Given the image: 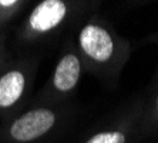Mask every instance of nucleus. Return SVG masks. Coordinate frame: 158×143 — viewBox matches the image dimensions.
<instances>
[{"mask_svg": "<svg viewBox=\"0 0 158 143\" xmlns=\"http://www.w3.org/2000/svg\"><path fill=\"white\" fill-rule=\"evenodd\" d=\"M100 2L40 0L34 2L15 25L16 53L43 56L48 47L61 43L88 13L100 9Z\"/></svg>", "mask_w": 158, "mask_h": 143, "instance_id": "obj_1", "label": "nucleus"}, {"mask_svg": "<svg viewBox=\"0 0 158 143\" xmlns=\"http://www.w3.org/2000/svg\"><path fill=\"white\" fill-rule=\"evenodd\" d=\"M71 37L84 63L85 73L97 77L106 87H117L131 55L130 42L118 34L98 10L80 20Z\"/></svg>", "mask_w": 158, "mask_h": 143, "instance_id": "obj_2", "label": "nucleus"}, {"mask_svg": "<svg viewBox=\"0 0 158 143\" xmlns=\"http://www.w3.org/2000/svg\"><path fill=\"white\" fill-rule=\"evenodd\" d=\"M77 116L76 103L29 105L0 125V143H56Z\"/></svg>", "mask_w": 158, "mask_h": 143, "instance_id": "obj_3", "label": "nucleus"}, {"mask_svg": "<svg viewBox=\"0 0 158 143\" xmlns=\"http://www.w3.org/2000/svg\"><path fill=\"white\" fill-rule=\"evenodd\" d=\"M41 56L16 53L0 67V123H6L29 106Z\"/></svg>", "mask_w": 158, "mask_h": 143, "instance_id": "obj_4", "label": "nucleus"}, {"mask_svg": "<svg viewBox=\"0 0 158 143\" xmlns=\"http://www.w3.org/2000/svg\"><path fill=\"white\" fill-rule=\"evenodd\" d=\"M84 74V63L70 34L60 43L57 62L47 83L37 93H34L29 105L73 103Z\"/></svg>", "mask_w": 158, "mask_h": 143, "instance_id": "obj_5", "label": "nucleus"}, {"mask_svg": "<svg viewBox=\"0 0 158 143\" xmlns=\"http://www.w3.org/2000/svg\"><path fill=\"white\" fill-rule=\"evenodd\" d=\"M143 132V105H124L88 127L74 143H137Z\"/></svg>", "mask_w": 158, "mask_h": 143, "instance_id": "obj_6", "label": "nucleus"}, {"mask_svg": "<svg viewBox=\"0 0 158 143\" xmlns=\"http://www.w3.org/2000/svg\"><path fill=\"white\" fill-rule=\"evenodd\" d=\"M33 2L23 0H0V32L9 33L10 27L17 23Z\"/></svg>", "mask_w": 158, "mask_h": 143, "instance_id": "obj_7", "label": "nucleus"}, {"mask_svg": "<svg viewBox=\"0 0 158 143\" xmlns=\"http://www.w3.org/2000/svg\"><path fill=\"white\" fill-rule=\"evenodd\" d=\"M7 36L9 33L0 32V67L3 66L9 60V57L13 55V50H10L7 47Z\"/></svg>", "mask_w": 158, "mask_h": 143, "instance_id": "obj_8", "label": "nucleus"}, {"mask_svg": "<svg viewBox=\"0 0 158 143\" xmlns=\"http://www.w3.org/2000/svg\"><path fill=\"white\" fill-rule=\"evenodd\" d=\"M150 109L154 112L155 116L158 118V93L155 95V97H154V106H152V107H147V110H150Z\"/></svg>", "mask_w": 158, "mask_h": 143, "instance_id": "obj_9", "label": "nucleus"}]
</instances>
